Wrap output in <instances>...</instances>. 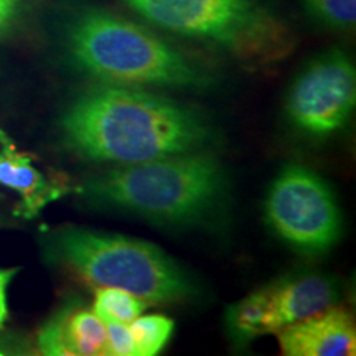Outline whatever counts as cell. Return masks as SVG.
Here are the masks:
<instances>
[{
  "label": "cell",
  "instance_id": "obj_9",
  "mask_svg": "<svg viewBox=\"0 0 356 356\" xmlns=\"http://www.w3.org/2000/svg\"><path fill=\"white\" fill-rule=\"evenodd\" d=\"M37 346L47 356H108V328L92 309L71 300L43 323Z\"/></svg>",
  "mask_w": 356,
  "mask_h": 356
},
{
  "label": "cell",
  "instance_id": "obj_3",
  "mask_svg": "<svg viewBox=\"0 0 356 356\" xmlns=\"http://www.w3.org/2000/svg\"><path fill=\"white\" fill-rule=\"evenodd\" d=\"M70 61L88 76L122 86L210 88L213 79L165 40L102 8L78 12L65 30Z\"/></svg>",
  "mask_w": 356,
  "mask_h": 356
},
{
  "label": "cell",
  "instance_id": "obj_1",
  "mask_svg": "<svg viewBox=\"0 0 356 356\" xmlns=\"http://www.w3.org/2000/svg\"><path fill=\"white\" fill-rule=\"evenodd\" d=\"M70 150L95 162L131 165L200 152L215 142L203 115L145 89L96 84L79 92L60 118Z\"/></svg>",
  "mask_w": 356,
  "mask_h": 356
},
{
  "label": "cell",
  "instance_id": "obj_16",
  "mask_svg": "<svg viewBox=\"0 0 356 356\" xmlns=\"http://www.w3.org/2000/svg\"><path fill=\"white\" fill-rule=\"evenodd\" d=\"M108 356H137L131 328L126 323H106Z\"/></svg>",
  "mask_w": 356,
  "mask_h": 356
},
{
  "label": "cell",
  "instance_id": "obj_4",
  "mask_svg": "<svg viewBox=\"0 0 356 356\" xmlns=\"http://www.w3.org/2000/svg\"><path fill=\"white\" fill-rule=\"evenodd\" d=\"M48 262L65 267L97 287H119L147 304L191 299L190 275L154 244L122 234L61 226L42 238Z\"/></svg>",
  "mask_w": 356,
  "mask_h": 356
},
{
  "label": "cell",
  "instance_id": "obj_21",
  "mask_svg": "<svg viewBox=\"0 0 356 356\" xmlns=\"http://www.w3.org/2000/svg\"><path fill=\"white\" fill-rule=\"evenodd\" d=\"M7 226H10V222L6 220V216L0 215V228H7Z\"/></svg>",
  "mask_w": 356,
  "mask_h": 356
},
{
  "label": "cell",
  "instance_id": "obj_18",
  "mask_svg": "<svg viewBox=\"0 0 356 356\" xmlns=\"http://www.w3.org/2000/svg\"><path fill=\"white\" fill-rule=\"evenodd\" d=\"M19 269L17 267H10V269H0V291H7L10 286L12 279L15 277Z\"/></svg>",
  "mask_w": 356,
  "mask_h": 356
},
{
  "label": "cell",
  "instance_id": "obj_20",
  "mask_svg": "<svg viewBox=\"0 0 356 356\" xmlns=\"http://www.w3.org/2000/svg\"><path fill=\"white\" fill-rule=\"evenodd\" d=\"M10 350H13L12 346H8V345H3V343H0V356H3V355H12L13 351H10Z\"/></svg>",
  "mask_w": 356,
  "mask_h": 356
},
{
  "label": "cell",
  "instance_id": "obj_12",
  "mask_svg": "<svg viewBox=\"0 0 356 356\" xmlns=\"http://www.w3.org/2000/svg\"><path fill=\"white\" fill-rule=\"evenodd\" d=\"M226 327L236 345L246 346L252 340L279 330L270 287H262L238 300L226 310Z\"/></svg>",
  "mask_w": 356,
  "mask_h": 356
},
{
  "label": "cell",
  "instance_id": "obj_11",
  "mask_svg": "<svg viewBox=\"0 0 356 356\" xmlns=\"http://www.w3.org/2000/svg\"><path fill=\"white\" fill-rule=\"evenodd\" d=\"M269 287L279 330L330 309L340 300V286L337 280L320 273L289 274L269 284Z\"/></svg>",
  "mask_w": 356,
  "mask_h": 356
},
{
  "label": "cell",
  "instance_id": "obj_15",
  "mask_svg": "<svg viewBox=\"0 0 356 356\" xmlns=\"http://www.w3.org/2000/svg\"><path fill=\"white\" fill-rule=\"evenodd\" d=\"M315 22L332 30H350L356 22V0H300Z\"/></svg>",
  "mask_w": 356,
  "mask_h": 356
},
{
  "label": "cell",
  "instance_id": "obj_8",
  "mask_svg": "<svg viewBox=\"0 0 356 356\" xmlns=\"http://www.w3.org/2000/svg\"><path fill=\"white\" fill-rule=\"evenodd\" d=\"M279 346L286 356H353L356 353L355 320L337 305L300 322L280 328Z\"/></svg>",
  "mask_w": 356,
  "mask_h": 356
},
{
  "label": "cell",
  "instance_id": "obj_19",
  "mask_svg": "<svg viewBox=\"0 0 356 356\" xmlns=\"http://www.w3.org/2000/svg\"><path fill=\"white\" fill-rule=\"evenodd\" d=\"M8 318V304H7V291H0V328L3 327Z\"/></svg>",
  "mask_w": 356,
  "mask_h": 356
},
{
  "label": "cell",
  "instance_id": "obj_14",
  "mask_svg": "<svg viewBox=\"0 0 356 356\" xmlns=\"http://www.w3.org/2000/svg\"><path fill=\"white\" fill-rule=\"evenodd\" d=\"M129 328L132 332L137 356H155L165 348L175 323L163 315H139L129 323Z\"/></svg>",
  "mask_w": 356,
  "mask_h": 356
},
{
  "label": "cell",
  "instance_id": "obj_5",
  "mask_svg": "<svg viewBox=\"0 0 356 356\" xmlns=\"http://www.w3.org/2000/svg\"><path fill=\"white\" fill-rule=\"evenodd\" d=\"M159 29L215 44L252 68L286 60L292 30L261 0H122Z\"/></svg>",
  "mask_w": 356,
  "mask_h": 356
},
{
  "label": "cell",
  "instance_id": "obj_2",
  "mask_svg": "<svg viewBox=\"0 0 356 356\" xmlns=\"http://www.w3.org/2000/svg\"><path fill=\"white\" fill-rule=\"evenodd\" d=\"M226 191L221 163L203 150L122 165L89 178L81 188L84 198L97 207L173 226L213 216Z\"/></svg>",
  "mask_w": 356,
  "mask_h": 356
},
{
  "label": "cell",
  "instance_id": "obj_17",
  "mask_svg": "<svg viewBox=\"0 0 356 356\" xmlns=\"http://www.w3.org/2000/svg\"><path fill=\"white\" fill-rule=\"evenodd\" d=\"M19 8L20 0H0V37L6 35L15 24Z\"/></svg>",
  "mask_w": 356,
  "mask_h": 356
},
{
  "label": "cell",
  "instance_id": "obj_10",
  "mask_svg": "<svg viewBox=\"0 0 356 356\" xmlns=\"http://www.w3.org/2000/svg\"><path fill=\"white\" fill-rule=\"evenodd\" d=\"M0 185L19 195L15 216L24 220L37 218L43 208L68 191L44 177L35 165L33 155L19 150L3 129H0Z\"/></svg>",
  "mask_w": 356,
  "mask_h": 356
},
{
  "label": "cell",
  "instance_id": "obj_13",
  "mask_svg": "<svg viewBox=\"0 0 356 356\" xmlns=\"http://www.w3.org/2000/svg\"><path fill=\"white\" fill-rule=\"evenodd\" d=\"M147 302L119 287H99L95 293L92 312L104 323H126L144 314Z\"/></svg>",
  "mask_w": 356,
  "mask_h": 356
},
{
  "label": "cell",
  "instance_id": "obj_7",
  "mask_svg": "<svg viewBox=\"0 0 356 356\" xmlns=\"http://www.w3.org/2000/svg\"><path fill=\"white\" fill-rule=\"evenodd\" d=\"M356 102V71L343 50L320 53L293 81L287 115L309 136H330L345 126Z\"/></svg>",
  "mask_w": 356,
  "mask_h": 356
},
{
  "label": "cell",
  "instance_id": "obj_6",
  "mask_svg": "<svg viewBox=\"0 0 356 356\" xmlns=\"http://www.w3.org/2000/svg\"><path fill=\"white\" fill-rule=\"evenodd\" d=\"M266 218L287 246L304 254H323L341 233V215L332 190L302 165H289L275 177L267 193Z\"/></svg>",
  "mask_w": 356,
  "mask_h": 356
}]
</instances>
